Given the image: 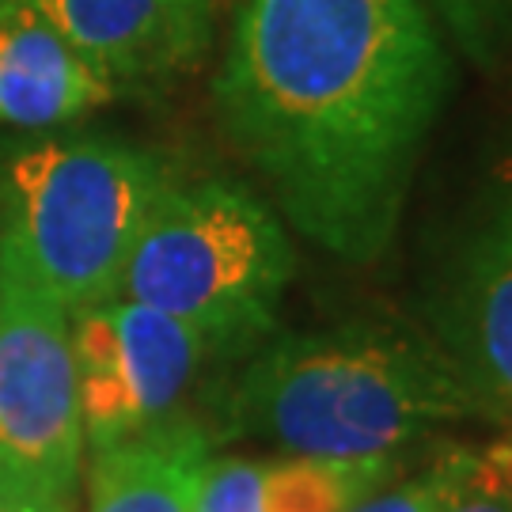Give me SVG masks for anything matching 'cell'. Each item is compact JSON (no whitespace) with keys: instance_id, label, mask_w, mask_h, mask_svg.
I'll list each match as a JSON object with an SVG mask.
<instances>
[{"instance_id":"cell-1","label":"cell","mask_w":512,"mask_h":512,"mask_svg":"<svg viewBox=\"0 0 512 512\" xmlns=\"http://www.w3.org/2000/svg\"><path fill=\"white\" fill-rule=\"evenodd\" d=\"M452 84L425 0H243L213 99L296 232L368 266Z\"/></svg>"},{"instance_id":"cell-2","label":"cell","mask_w":512,"mask_h":512,"mask_svg":"<svg viewBox=\"0 0 512 512\" xmlns=\"http://www.w3.org/2000/svg\"><path fill=\"white\" fill-rule=\"evenodd\" d=\"M486 418L452 357L421 330L353 319L277 338L232 395L239 433L281 456L380 459L456 421Z\"/></svg>"},{"instance_id":"cell-3","label":"cell","mask_w":512,"mask_h":512,"mask_svg":"<svg viewBox=\"0 0 512 512\" xmlns=\"http://www.w3.org/2000/svg\"><path fill=\"white\" fill-rule=\"evenodd\" d=\"M296 251L270 205L232 179L171 183L133 243L118 296L198 330L209 353L274 330Z\"/></svg>"},{"instance_id":"cell-4","label":"cell","mask_w":512,"mask_h":512,"mask_svg":"<svg viewBox=\"0 0 512 512\" xmlns=\"http://www.w3.org/2000/svg\"><path fill=\"white\" fill-rule=\"evenodd\" d=\"M167 183L156 156L122 141H42L8 160L0 232L73 315L118 296L133 243Z\"/></svg>"},{"instance_id":"cell-5","label":"cell","mask_w":512,"mask_h":512,"mask_svg":"<svg viewBox=\"0 0 512 512\" xmlns=\"http://www.w3.org/2000/svg\"><path fill=\"white\" fill-rule=\"evenodd\" d=\"M80 463L69 311L0 232V471L69 512Z\"/></svg>"},{"instance_id":"cell-6","label":"cell","mask_w":512,"mask_h":512,"mask_svg":"<svg viewBox=\"0 0 512 512\" xmlns=\"http://www.w3.org/2000/svg\"><path fill=\"white\" fill-rule=\"evenodd\" d=\"M429 327L486 418L512 425V137L494 152L429 285Z\"/></svg>"},{"instance_id":"cell-7","label":"cell","mask_w":512,"mask_h":512,"mask_svg":"<svg viewBox=\"0 0 512 512\" xmlns=\"http://www.w3.org/2000/svg\"><path fill=\"white\" fill-rule=\"evenodd\" d=\"M84 448L103 452L175 418L209 346L164 311L110 296L69 315Z\"/></svg>"},{"instance_id":"cell-8","label":"cell","mask_w":512,"mask_h":512,"mask_svg":"<svg viewBox=\"0 0 512 512\" xmlns=\"http://www.w3.org/2000/svg\"><path fill=\"white\" fill-rule=\"evenodd\" d=\"M114 88L198 69L213 46L209 0H31Z\"/></svg>"},{"instance_id":"cell-9","label":"cell","mask_w":512,"mask_h":512,"mask_svg":"<svg viewBox=\"0 0 512 512\" xmlns=\"http://www.w3.org/2000/svg\"><path fill=\"white\" fill-rule=\"evenodd\" d=\"M118 88L42 19L31 0H0V122L65 126L103 107Z\"/></svg>"},{"instance_id":"cell-10","label":"cell","mask_w":512,"mask_h":512,"mask_svg":"<svg viewBox=\"0 0 512 512\" xmlns=\"http://www.w3.org/2000/svg\"><path fill=\"white\" fill-rule=\"evenodd\" d=\"M213 440L194 421L171 418L95 452L88 512H194Z\"/></svg>"},{"instance_id":"cell-11","label":"cell","mask_w":512,"mask_h":512,"mask_svg":"<svg viewBox=\"0 0 512 512\" xmlns=\"http://www.w3.org/2000/svg\"><path fill=\"white\" fill-rule=\"evenodd\" d=\"M395 467V456H285L262 463V512H349L365 497L380 494Z\"/></svg>"},{"instance_id":"cell-12","label":"cell","mask_w":512,"mask_h":512,"mask_svg":"<svg viewBox=\"0 0 512 512\" xmlns=\"http://www.w3.org/2000/svg\"><path fill=\"white\" fill-rule=\"evenodd\" d=\"M437 512H512V440L444 456Z\"/></svg>"},{"instance_id":"cell-13","label":"cell","mask_w":512,"mask_h":512,"mask_svg":"<svg viewBox=\"0 0 512 512\" xmlns=\"http://www.w3.org/2000/svg\"><path fill=\"white\" fill-rule=\"evenodd\" d=\"M459 50L482 69H494L512 46V0H433Z\"/></svg>"},{"instance_id":"cell-14","label":"cell","mask_w":512,"mask_h":512,"mask_svg":"<svg viewBox=\"0 0 512 512\" xmlns=\"http://www.w3.org/2000/svg\"><path fill=\"white\" fill-rule=\"evenodd\" d=\"M194 512H262V463L209 456L198 482Z\"/></svg>"},{"instance_id":"cell-15","label":"cell","mask_w":512,"mask_h":512,"mask_svg":"<svg viewBox=\"0 0 512 512\" xmlns=\"http://www.w3.org/2000/svg\"><path fill=\"white\" fill-rule=\"evenodd\" d=\"M440 494H444V459L433 463L421 478H410L403 486H391V490L365 497L357 509L349 512H437Z\"/></svg>"},{"instance_id":"cell-16","label":"cell","mask_w":512,"mask_h":512,"mask_svg":"<svg viewBox=\"0 0 512 512\" xmlns=\"http://www.w3.org/2000/svg\"><path fill=\"white\" fill-rule=\"evenodd\" d=\"M0 512H57L50 501H42L35 490H27L23 482L8 478L0 471Z\"/></svg>"}]
</instances>
